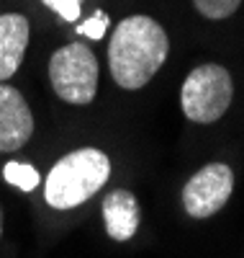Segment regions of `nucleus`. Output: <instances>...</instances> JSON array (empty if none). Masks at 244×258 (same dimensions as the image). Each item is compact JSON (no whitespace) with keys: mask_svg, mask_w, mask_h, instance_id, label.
Masks as SVG:
<instances>
[{"mask_svg":"<svg viewBox=\"0 0 244 258\" xmlns=\"http://www.w3.org/2000/svg\"><path fill=\"white\" fill-rule=\"evenodd\" d=\"M170 52L165 29L152 16H129L116 26L108 44L113 80L126 91H139L157 75Z\"/></svg>","mask_w":244,"mask_h":258,"instance_id":"1","label":"nucleus"},{"mask_svg":"<svg viewBox=\"0 0 244 258\" xmlns=\"http://www.w3.org/2000/svg\"><path fill=\"white\" fill-rule=\"evenodd\" d=\"M110 176V160L95 147H82L57 160L47 176V202L54 209H72L103 188Z\"/></svg>","mask_w":244,"mask_h":258,"instance_id":"2","label":"nucleus"},{"mask_svg":"<svg viewBox=\"0 0 244 258\" xmlns=\"http://www.w3.org/2000/svg\"><path fill=\"white\" fill-rule=\"evenodd\" d=\"M234 98V83L226 68L221 64H201L195 68L180 91L183 114L198 124H213L226 114Z\"/></svg>","mask_w":244,"mask_h":258,"instance_id":"3","label":"nucleus"},{"mask_svg":"<svg viewBox=\"0 0 244 258\" xmlns=\"http://www.w3.org/2000/svg\"><path fill=\"white\" fill-rule=\"evenodd\" d=\"M49 80L54 93L75 106H85L98 91V59L82 41L62 47L49 59Z\"/></svg>","mask_w":244,"mask_h":258,"instance_id":"4","label":"nucleus"},{"mask_svg":"<svg viewBox=\"0 0 244 258\" xmlns=\"http://www.w3.org/2000/svg\"><path fill=\"white\" fill-rule=\"evenodd\" d=\"M234 191V173L226 163H208L185 183L183 207L190 217L206 220L224 207Z\"/></svg>","mask_w":244,"mask_h":258,"instance_id":"5","label":"nucleus"},{"mask_svg":"<svg viewBox=\"0 0 244 258\" xmlns=\"http://www.w3.org/2000/svg\"><path fill=\"white\" fill-rule=\"evenodd\" d=\"M34 135V116L26 98L0 83V153H16Z\"/></svg>","mask_w":244,"mask_h":258,"instance_id":"6","label":"nucleus"},{"mask_svg":"<svg viewBox=\"0 0 244 258\" xmlns=\"http://www.w3.org/2000/svg\"><path fill=\"white\" fill-rule=\"evenodd\" d=\"M103 222L113 240H129L139 230V202L131 191L113 188L103 197Z\"/></svg>","mask_w":244,"mask_h":258,"instance_id":"7","label":"nucleus"},{"mask_svg":"<svg viewBox=\"0 0 244 258\" xmlns=\"http://www.w3.org/2000/svg\"><path fill=\"white\" fill-rule=\"evenodd\" d=\"M29 44V21L21 13L0 16V80H8L24 62Z\"/></svg>","mask_w":244,"mask_h":258,"instance_id":"8","label":"nucleus"},{"mask_svg":"<svg viewBox=\"0 0 244 258\" xmlns=\"http://www.w3.org/2000/svg\"><path fill=\"white\" fill-rule=\"evenodd\" d=\"M6 181L18 186L21 191H34L41 178H39L36 170L31 165H26V163H8L6 165Z\"/></svg>","mask_w":244,"mask_h":258,"instance_id":"9","label":"nucleus"},{"mask_svg":"<svg viewBox=\"0 0 244 258\" xmlns=\"http://www.w3.org/2000/svg\"><path fill=\"white\" fill-rule=\"evenodd\" d=\"M193 6H195V11L201 16L218 21V18L231 16L241 6V0H193Z\"/></svg>","mask_w":244,"mask_h":258,"instance_id":"10","label":"nucleus"},{"mask_svg":"<svg viewBox=\"0 0 244 258\" xmlns=\"http://www.w3.org/2000/svg\"><path fill=\"white\" fill-rule=\"evenodd\" d=\"M41 3L47 8H52L57 16H62L64 21H77L82 0H41Z\"/></svg>","mask_w":244,"mask_h":258,"instance_id":"11","label":"nucleus"},{"mask_svg":"<svg viewBox=\"0 0 244 258\" xmlns=\"http://www.w3.org/2000/svg\"><path fill=\"white\" fill-rule=\"evenodd\" d=\"M105 29H108V16L103 11H98V13H93V18H87L77 31L85 34V36H90V39H103Z\"/></svg>","mask_w":244,"mask_h":258,"instance_id":"12","label":"nucleus"}]
</instances>
